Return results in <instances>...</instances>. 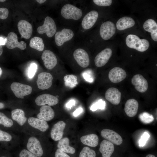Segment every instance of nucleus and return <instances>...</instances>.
<instances>
[{"mask_svg":"<svg viewBox=\"0 0 157 157\" xmlns=\"http://www.w3.org/2000/svg\"><path fill=\"white\" fill-rule=\"evenodd\" d=\"M126 43L129 47L141 52L146 51L149 46L148 40L144 39H140L133 34H129L127 36Z\"/></svg>","mask_w":157,"mask_h":157,"instance_id":"nucleus-1","label":"nucleus"},{"mask_svg":"<svg viewBox=\"0 0 157 157\" xmlns=\"http://www.w3.org/2000/svg\"><path fill=\"white\" fill-rule=\"evenodd\" d=\"M61 14L64 18L67 19H79L82 16V10L70 4L64 5L61 10Z\"/></svg>","mask_w":157,"mask_h":157,"instance_id":"nucleus-2","label":"nucleus"},{"mask_svg":"<svg viewBox=\"0 0 157 157\" xmlns=\"http://www.w3.org/2000/svg\"><path fill=\"white\" fill-rule=\"evenodd\" d=\"M56 30L57 27L54 20L49 16L46 17L43 25L39 26L37 29L39 34L45 33L49 38L53 37Z\"/></svg>","mask_w":157,"mask_h":157,"instance_id":"nucleus-3","label":"nucleus"},{"mask_svg":"<svg viewBox=\"0 0 157 157\" xmlns=\"http://www.w3.org/2000/svg\"><path fill=\"white\" fill-rule=\"evenodd\" d=\"M10 88L15 96L19 98L23 99L24 96L31 94L32 91L30 86L16 82L11 84Z\"/></svg>","mask_w":157,"mask_h":157,"instance_id":"nucleus-4","label":"nucleus"},{"mask_svg":"<svg viewBox=\"0 0 157 157\" xmlns=\"http://www.w3.org/2000/svg\"><path fill=\"white\" fill-rule=\"evenodd\" d=\"M6 41L5 45L9 49H13L17 47L22 50H24L26 48V44L24 41L19 42L17 35L14 32H11L8 33L6 38Z\"/></svg>","mask_w":157,"mask_h":157,"instance_id":"nucleus-5","label":"nucleus"},{"mask_svg":"<svg viewBox=\"0 0 157 157\" xmlns=\"http://www.w3.org/2000/svg\"><path fill=\"white\" fill-rule=\"evenodd\" d=\"M74 57L78 64L83 68H86L89 65L90 60L88 54L84 49L78 48L73 54Z\"/></svg>","mask_w":157,"mask_h":157,"instance_id":"nucleus-6","label":"nucleus"},{"mask_svg":"<svg viewBox=\"0 0 157 157\" xmlns=\"http://www.w3.org/2000/svg\"><path fill=\"white\" fill-rule=\"evenodd\" d=\"M115 31L114 24L111 22L107 21L101 24L99 32L101 38L104 40H107L115 34Z\"/></svg>","mask_w":157,"mask_h":157,"instance_id":"nucleus-7","label":"nucleus"},{"mask_svg":"<svg viewBox=\"0 0 157 157\" xmlns=\"http://www.w3.org/2000/svg\"><path fill=\"white\" fill-rule=\"evenodd\" d=\"M26 148L27 150L38 157H40L43 154V150L40 143L35 137H31L28 138Z\"/></svg>","mask_w":157,"mask_h":157,"instance_id":"nucleus-8","label":"nucleus"},{"mask_svg":"<svg viewBox=\"0 0 157 157\" xmlns=\"http://www.w3.org/2000/svg\"><path fill=\"white\" fill-rule=\"evenodd\" d=\"M53 77L50 73L43 72L40 73L36 81L38 88L41 90L47 89L52 84Z\"/></svg>","mask_w":157,"mask_h":157,"instance_id":"nucleus-9","label":"nucleus"},{"mask_svg":"<svg viewBox=\"0 0 157 157\" xmlns=\"http://www.w3.org/2000/svg\"><path fill=\"white\" fill-rule=\"evenodd\" d=\"M74 33L71 30L64 28L61 31L56 33L55 40L56 44L58 46H62L65 42L70 40L73 37Z\"/></svg>","mask_w":157,"mask_h":157,"instance_id":"nucleus-10","label":"nucleus"},{"mask_svg":"<svg viewBox=\"0 0 157 157\" xmlns=\"http://www.w3.org/2000/svg\"><path fill=\"white\" fill-rule=\"evenodd\" d=\"M59 100L56 97L48 94H43L38 96L36 98L35 102L39 106L48 105L49 106H54L58 103Z\"/></svg>","mask_w":157,"mask_h":157,"instance_id":"nucleus-11","label":"nucleus"},{"mask_svg":"<svg viewBox=\"0 0 157 157\" xmlns=\"http://www.w3.org/2000/svg\"><path fill=\"white\" fill-rule=\"evenodd\" d=\"M101 134L104 138L115 145H120L123 142L121 136L113 130L104 129L101 131Z\"/></svg>","mask_w":157,"mask_h":157,"instance_id":"nucleus-12","label":"nucleus"},{"mask_svg":"<svg viewBox=\"0 0 157 157\" xmlns=\"http://www.w3.org/2000/svg\"><path fill=\"white\" fill-rule=\"evenodd\" d=\"M112 51L110 48H106L98 53L95 57L94 61L95 65L101 67L105 65L112 55Z\"/></svg>","mask_w":157,"mask_h":157,"instance_id":"nucleus-13","label":"nucleus"},{"mask_svg":"<svg viewBox=\"0 0 157 157\" xmlns=\"http://www.w3.org/2000/svg\"><path fill=\"white\" fill-rule=\"evenodd\" d=\"M41 58L45 67L48 69H52L54 68L57 63V58L51 51L46 50L42 53Z\"/></svg>","mask_w":157,"mask_h":157,"instance_id":"nucleus-14","label":"nucleus"},{"mask_svg":"<svg viewBox=\"0 0 157 157\" xmlns=\"http://www.w3.org/2000/svg\"><path fill=\"white\" fill-rule=\"evenodd\" d=\"M131 83L135 89L140 92H144L148 89V84L147 81L140 74L134 75L131 79Z\"/></svg>","mask_w":157,"mask_h":157,"instance_id":"nucleus-15","label":"nucleus"},{"mask_svg":"<svg viewBox=\"0 0 157 157\" xmlns=\"http://www.w3.org/2000/svg\"><path fill=\"white\" fill-rule=\"evenodd\" d=\"M126 71L119 67H115L111 69L108 73V78L112 83H117L124 80L126 76Z\"/></svg>","mask_w":157,"mask_h":157,"instance_id":"nucleus-16","label":"nucleus"},{"mask_svg":"<svg viewBox=\"0 0 157 157\" xmlns=\"http://www.w3.org/2000/svg\"><path fill=\"white\" fill-rule=\"evenodd\" d=\"M98 12L95 10L90 11L83 17L81 22L82 27L85 29L92 28L94 24L98 17Z\"/></svg>","mask_w":157,"mask_h":157,"instance_id":"nucleus-17","label":"nucleus"},{"mask_svg":"<svg viewBox=\"0 0 157 157\" xmlns=\"http://www.w3.org/2000/svg\"><path fill=\"white\" fill-rule=\"evenodd\" d=\"M19 31L21 35V38L26 39H29L32 35V27L29 22L25 20H21L17 24Z\"/></svg>","mask_w":157,"mask_h":157,"instance_id":"nucleus-18","label":"nucleus"},{"mask_svg":"<svg viewBox=\"0 0 157 157\" xmlns=\"http://www.w3.org/2000/svg\"><path fill=\"white\" fill-rule=\"evenodd\" d=\"M121 94L119 90L114 87L108 88L105 94L106 99L113 104H119L121 101Z\"/></svg>","mask_w":157,"mask_h":157,"instance_id":"nucleus-19","label":"nucleus"},{"mask_svg":"<svg viewBox=\"0 0 157 157\" xmlns=\"http://www.w3.org/2000/svg\"><path fill=\"white\" fill-rule=\"evenodd\" d=\"M65 126V123L62 121H59L54 124L50 133L51 137L53 140L57 141L62 138Z\"/></svg>","mask_w":157,"mask_h":157,"instance_id":"nucleus-20","label":"nucleus"},{"mask_svg":"<svg viewBox=\"0 0 157 157\" xmlns=\"http://www.w3.org/2000/svg\"><path fill=\"white\" fill-rule=\"evenodd\" d=\"M139 104L138 101L134 99H130L126 101L124 106V111L129 117L135 116L137 113Z\"/></svg>","mask_w":157,"mask_h":157,"instance_id":"nucleus-21","label":"nucleus"},{"mask_svg":"<svg viewBox=\"0 0 157 157\" xmlns=\"http://www.w3.org/2000/svg\"><path fill=\"white\" fill-rule=\"evenodd\" d=\"M40 112L37 115V118L46 121L51 120L55 116L53 110L49 106H42L40 108Z\"/></svg>","mask_w":157,"mask_h":157,"instance_id":"nucleus-22","label":"nucleus"},{"mask_svg":"<svg viewBox=\"0 0 157 157\" xmlns=\"http://www.w3.org/2000/svg\"><path fill=\"white\" fill-rule=\"evenodd\" d=\"M28 122L30 126L42 132L45 131L49 127L46 121L38 118L30 117Z\"/></svg>","mask_w":157,"mask_h":157,"instance_id":"nucleus-23","label":"nucleus"},{"mask_svg":"<svg viewBox=\"0 0 157 157\" xmlns=\"http://www.w3.org/2000/svg\"><path fill=\"white\" fill-rule=\"evenodd\" d=\"M143 27L144 30L151 33L152 40L157 41V24L153 19H149L147 20L144 23Z\"/></svg>","mask_w":157,"mask_h":157,"instance_id":"nucleus-24","label":"nucleus"},{"mask_svg":"<svg viewBox=\"0 0 157 157\" xmlns=\"http://www.w3.org/2000/svg\"><path fill=\"white\" fill-rule=\"evenodd\" d=\"M99 151L103 157H110L114 150L113 144L106 140L101 143Z\"/></svg>","mask_w":157,"mask_h":157,"instance_id":"nucleus-25","label":"nucleus"},{"mask_svg":"<svg viewBox=\"0 0 157 157\" xmlns=\"http://www.w3.org/2000/svg\"><path fill=\"white\" fill-rule=\"evenodd\" d=\"M135 24L134 20L129 17H124L120 18L116 23L117 29L120 31L123 30L131 28Z\"/></svg>","mask_w":157,"mask_h":157,"instance_id":"nucleus-26","label":"nucleus"},{"mask_svg":"<svg viewBox=\"0 0 157 157\" xmlns=\"http://www.w3.org/2000/svg\"><path fill=\"white\" fill-rule=\"evenodd\" d=\"M11 113L12 119L19 125L22 126L26 122L27 118L25 116V112L23 110L16 109L13 110Z\"/></svg>","mask_w":157,"mask_h":157,"instance_id":"nucleus-27","label":"nucleus"},{"mask_svg":"<svg viewBox=\"0 0 157 157\" xmlns=\"http://www.w3.org/2000/svg\"><path fill=\"white\" fill-rule=\"evenodd\" d=\"M80 140L83 144L92 147H96L99 142L98 136L94 134L82 136L80 138Z\"/></svg>","mask_w":157,"mask_h":157,"instance_id":"nucleus-28","label":"nucleus"},{"mask_svg":"<svg viewBox=\"0 0 157 157\" xmlns=\"http://www.w3.org/2000/svg\"><path fill=\"white\" fill-rule=\"evenodd\" d=\"M69 139L65 137L59 140L57 146L59 149L65 153L74 154L76 151L75 149L69 146Z\"/></svg>","mask_w":157,"mask_h":157,"instance_id":"nucleus-29","label":"nucleus"},{"mask_svg":"<svg viewBox=\"0 0 157 157\" xmlns=\"http://www.w3.org/2000/svg\"><path fill=\"white\" fill-rule=\"evenodd\" d=\"M29 46L31 48L39 51H43L44 47L42 39L38 37H34L31 39Z\"/></svg>","mask_w":157,"mask_h":157,"instance_id":"nucleus-30","label":"nucleus"},{"mask_svg":"<svg viewBox=\"0 0 157 157\" xmlns=\"http://www.w3.org/2000/svg\"><path fill=\"white\" fill-rule=\"evenodd\" d=\"M5 127H10L13 124L12 120L7 117L4 113L0 112V125Z\"/></svg>","mask_w":157,"mask_h":157,"instance_id":"nucleus-31","label":"nucleus"},{"mask_svg":"<svg viewBox=\"0 0 157 157\" xmlns=\"http://www.w3.org/2000/svg\"><path fill=\"white\" fill-rule=\"evenodd\" d=\"M95 151L87 147H84L80 153L79 157H96Z\"/></svg>","mask_w":157,"mask_h":157,"instance_id":"nucleus-32","label":"nucleus"},{"mask_svg":"<svg viewBox=\"0 0 157 157\" xmlns=\"http://www.w3.org/2000/svg\"><path fill=\"white\" fill-rule=\"evenodd\" d=\"M140 120L144 124L149 123L153 122L154 118L153 116L147 112H143L139 115Z\"/></svg>","mask_w":157,"mask_h":157,"instance_id":"nucleus-33","label":"nucleus"},{"mask_svg":"<svg viewBox=\"0 0 157 157\" xmlns=\"http://www.w3.org/2000/svg\"><path fill=\"white\" fill-rule=\"evenodd\" d=\"M105 105V101L102 99H100L91 106L90 109L92 111H95L98 109H104Z\"/></svg>","mask_w":157,"mask_h":157,"instance_id":"nucleus-34","label":"nucleus"},{"mask_svg":"<svg viewBox=\"0 0 157 157\" xmlns=\"http://www.w3.org/2000/svg\"><path fill=\"white\" fill-rule=\"evenodd\" d=\"M37 69V66L35 63H31L29 65L27 72L28 76L32 78L34 76Z\"/></svg>","mask_w":157,"mask_h":157,"instance_id":"nucleus-35","label":"nucleus"},{"mask_svg":"<svg viewBox=\"0 0 157 157\" xmlns=\"http://www.w3.org/2000/svg\"><path fill=\"white\" fill-rule=\"evenodd\" d=\"M12 139V136L10 134L0 129V141L8 142Z\"/></svg>","mask_w":157,"mask_h":157,"instance_id":"nucleus-36","label":"nucleus"},{"mask_svg":"<svg viewBox=\"0 0 157 157\" xmlns=\"http://www.w3.org/2000/svg\"><path fill=\"white\" fill-rule=\"evenodd\" d=\"M93 1L96 5L101 6H109L112 3L111 0H93Z\"/></svg>","mask_w":157,"mask_h":157,"instance_id":"nucleus-37","label":"nucleus"},{"mask_svg":"<svg viewBox=\"0 0 157 157\" xmlns=\"http://www.w3.org/2000/svg\"><path fill=\"white\" fill-rule=\"evenodd\" d=\"M149 136L150 135L147 132H144L141 136L139 140V146L140 147L143 146L145 144Z\"/></svg>","mask_w":157,"mask_h":157,"instance_id":"nucleus-38","label":"nucleus"},{"mask_svg":"<svg viewBox=\"0 0 157 157\" xmlns=\"http://www.w3.org/2000/svg\"><path fill=\"white\" fill-rule=\"evenodd\" d=\"M19 157H38L28 150L22 149L19 154Z\"/></svg>","mask_w":157,"mask_h":157,"instance_id":"nucleus-39","label":"nucleus"},{"mask_svg":"<svg viewBox=\"0 0 157 157\" xmlns=\"http://www.w3.org/2000/svg\"><path fill=\"white\" fill-rule=\"evenodd\" d=\"M9 11L6 8H0V18L2 19H6L8 15Z\"/></svg>","mask_w":157,"mask_h":157,"instance_id":"nucleus-40","label":"nucleus"},{"mask_svg":"<svg viewBox=\"0 0 157 157\" xmlns=\"http://www.w3.org/2000/svg\"><path fill=\"white\" fill-rule=\"evenodd\" d=\"M55 157H70L65 152L59 149H57L55 152Z\"/></svg>","mask_w":157,"mask_h":157,"instance_id":"nucleus-41","label":"nucleus"},{"mask_svg":"<svg viewBox=\"0 0 157 157\" xmlns=\"http://www.w3.org/2000/svg\"><path fill=\"white\" fill-rule=\"evenodd\" d=\"M83 76L84 78L87 81L90 82H92L93 81V79L90 74L87 73H85L83 74Z\"/></svg>","mask_w":157,"mask_h":157,"instance_id":"nucleus-42","label":"nucleus"},{"mask_svg":"<svg viewBox=\"0 0 157 157\" xmlns=\"http://www.w3.org/2000/svg\"><path fill=\"white\" fill-rule=\"evenodd\" d=\"M83 110L82 108L81 107L77 109L74 112V115L75 117L77 116L82 112Z\"/></svg>","mask_w":157,"mask_h":157,"instance_id":"nucleus-43","label":"nucleus"},{"mask_svg":"<svg viewBox=\"0 0 157 157\" xmlns=\"http://www.w3.org/2000/svg\"><path fill=\"white\" fill-rule=\"evenodd\" d=\"M75 101L74 100H71L67 102L66 104L67 107L71 108L73 106L75 105Z\"/></svg>","mask_w":157,"mask_h":157,"instance_id":"nucleus-44","label":"nucleus"},{"mask_svg":"<svg viewBox=\"0 0 157 157\" xmlns=\"http://www.w3.org/2000/svg\"><path fill=\"white\" fill-rule=\"evenodd\" d=\"M6 41V38H4L3 37H0V46L4 45H5Z\"/></svg>","mask_w":157,"mask_h":157,"instance_id":"nucleus-45","label":"nucleus"},{"mask_svg":"<svg viewBox=\"0 0 157 157\" xmlns=\"http://www.w3.org/2000/svg\"><path fill=\"white\" fill-rule=\"evenodd\" d=\"M36 1L40 3H42L46 1V0H37Z\"/></svg>","mask_w":157,"mask_h":157,"instance_id":"nucleus-46","label":"nucleus"},{"mask_svg":"<svg viewBox=\"0 0 157 157\" xmlns=\"http://www.w3.org/2000/svg\"><path fill=\"white\" fill-rule=\"evenodd\" d=\"M4 107L5 105L4 104L0 102V109L3 108Z\"/></svg>","mask_w":157,"mask_h":157,"instance_id":"nucleus-47","label":"nucleus"},{"mask_svg":"<svg viewBox=\"0 0 157 157\" xmlns=\"http://www.w3.org/2000/svg\"><path fill=\"white\" fill-rule=\"evenodd\" d=\"M3 49L2 46H0V56H1L3 53Z\"/></svg>","mask_w":157,"mask_h":157,"instance_id":"nucleus-48","label":"nucleus"},{"mask_svg":"<svg viewBox=\"0 0 157 157\" xmlns=\"http://www.w3.org/2000/svg\"><path fill=\"white\" fill-rule=\"evenodd\" d=\"M145 157H156V156L154 155L149 154L147 155Z\"/></svg>","mask_w":157,"mask_h":157,"instance_id":"nucleus-49","label":"nucleus"},{"mask_svg":"<svg viewBox=\"0 0 157 157\" xmlns=\"http://www.w3.org/2000/svg\"><path fill=\"white\" fill-rule=\"evenodd\" d=\"M2 73V71L1 68L0 67V77L1 76Z\"/></svg>","mask_w":157,"mask_h":157,"instance_id":"nucleus-50","label":"nucleus"},{"mask_svg":"<svg viewBox=\"0 0 157 157\" xmlns=\"http://www.w3.org/2000/svg\"><path fill=\"white\" fill-rule=\"evenodd\" d=\"M5 1H6L5 0H0V2H3Z\"/></svg>","mask_w":157,"mask_h":157,"instance_id":"nucleus-51","label":"nucleus"},{"mask_svg":"<svg viewBox=\"0 0 157 157\" xmlns=\"http://www.w3.org/2000/svg\"><path fill=\"white\" fill-rule=\"evenodd\" d=\"M1 157H6V156H1Z\"/></svg>","mask_w":157,"mask_h":157,"instance_id":"nucleus-52","label":"nucleus"}]
</instances>
